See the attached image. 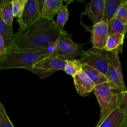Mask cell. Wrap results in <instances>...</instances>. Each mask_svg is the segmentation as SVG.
I'll return each instance as SVG.
<instances>
[{
	"mask_svg": "<svg viewBox=\"0 0 127 127\" xmlns=\"http://www.w3.org/2000/svg\"><path fill=\"white\" fill-rule=\"evenodd\" d=\"M63 5L62 0H45L42 12V17L53 21L54 16L57 14Z\"/></svg>",
	"mask_w": 127,
	"mask_h": 127,
	"instance_id": "13",
	"label": "cell"
},
{
	"mask_svg": "<svg viewBox=\"0 0 127 127\" xmlns=\"http://www.w3.org/2000/svg\"><path fill=\"white\" fill-rule=\"evenodd\" d=\"M100 109V118L98 124L104 121L117 107L119 92L110 82L95 86L93 90Z\"/></svg>",
	"mask_w": 127,
	"mask_h": 127,
	"instance_id": "3",
	"label": "cell"
},
{
	"mask_svg": "<svg viewBox=\"0 0 127 127\" xmlns=\"http://www.w3.org/2000/svg\"><path fill=\"white\" fill-rule=\"evenodd\" d=\"M127 0H105L104 21L109 22L115 17L119 7Z\"/></svg>",
	"mask_w": 127,
	"mask_h": 127,
	"instance_id": "16",
	"label": "cell"
},
{
	"mask_svg": "<svg viewBox=\"0 0 127 127\" xmlns=\"http://www.w3.org/2000/svg\"><path fill=\"white\" fill-rule=\"evenodd\" d=\"M120 52H122V50L111 52V61L106 77L109 81L116 87L119 93H122L127 91V88L123 77L122 64L119 58Z\"/></svg>",
	"mask_w": 127,
	"mask_h": 127,
	"instance_id": "6",
	"label": "cell"
},
{
	"mask_svg": "<svg viewBox=\"0 0 127 127\" xmlns=\"http://www.w3.org/2000/svg\"><path fill=\"white\" fill-rule=\"evenodd\" d=\"M83 63L80 60H68L66 64L64 69V71L66 74L74 77L78 73L82 71Z\"/></svg>",
	"mask_w": 127,
	"mask_h": 127,
	"instance_id": "21",
	"label": "cell"
},
{
	"mask_svg": "<svg viewBox=\"0 0 127 127\" xmlns=\"http://www.w3.org/2000/svg\"><path fill=\"white\" fill-rule=\"evenodd\" d=\"M117 106L127 111V91L119 93Z\"/></svg>",
	"mask_w": 127,
	"mask_h": 127,
	"instance_id": "25",
	"label": "cell"
},
{
	"mask_svg": "<svg viewBox=\"0 0 127 127\" xmlns=\"http://www.w3.org/2000/svg\"><path fill=\"white\" fill-rule=\"evenodd\" d=\"M60 35L55 27L54 21L42 17L23 32L15 33L9 52L45 48L57 42Z\"/></svg>",
	"mask_w": 127,
	"mask_h": 127,
	"instance_id": "1",
	"label": "cell"
},
{
	"mask_svg": "<svg viewBox=\"0 0 127 127\" xmlns=\"http://www.w3.org/2000/svg\"><path fill=\"white\" fill-rule=\"evenodd\" d=\"M73 80L77 93L81 96L89 95L95 87L93 81L83 70L73 77Z\"/></svg>",
	"mask_w": 127,
	"mask_h": 127,
	"instance_id": "12",
	"label": "cell"
},
{
	"mask_svg": "<svg viewBox=\"0 0 127 127\" xmlns=\"http://www.w3.org/2000/svg\"><path fill=\"white\" fill-rule=\"evenodd\" d=\"M58 40L45 48L21 50L9 52L0 60V70L22 68L33 66L43 58L57 52Z\"/></svg>",
	"mask_w": 127,
	"mask_h": 127,
	"instance_id": "2",
	"label": "cell"
},
{
	"mask_svg": "<svg viewBox=\"0 0 127 127\" xmlns=\"http://www.w3.org/2000/svg\"><path fill=\"white\" fill-rule=\"evenodd\" d=\"M114 17L120 18L127 22V0L119 7Z\"/></svg>",
	"mask_w": 127,
	"mask_h": 127,
	"instance_id": "24",
	"label": "cell"
},
{
	"mask_svg": "<svg viewBox=\"0 0 127 127\" xmlns=\"http://www.w3.org/2000/svg\"><path fill=\"white\" fill-rule=\"evenodd\" d=\"M7 53V50L6 48L3 39L0 36V60L3 58Z\"/></svg>",
	"mask_w": 127,
	"mask_h": 127,
	"instance_id": "26",
	"label": "cell"
},
{
	"mask_svg": "<svg viewBox=\"0 0 127 127\" xmlns=\"http://www.w3.org/2000/svg\"><path fill=\"white\" fill-rule=\"evenodd\" d=\"M67 61L64 56L56 52L25 69L34 73L40 79H45L57 71H64Z\"/></svg>",
	"mask_w": 127,
	"mask_h": 127,
	"instance_id": "4",
	"label": "cell"
},
{
	"mask_svg": "<svg viewBox=\"0 0 127 127\" xmlns=\"http://www.w3.org/2000/svg\"><path fill=\"white\" fill-rule=\"evenodd\" d=\"M68 16H69V11H68V6L63 5L57 13V20L55 21V27L58 32H60L61 33L65 32L64 30V27L68 19Z\"/></svg>",
	"mask_w": 127,
	"mask_h": 127,
	"instance_id": "20",
	"label": "cell"
},
{
	"mask_svg": "<svg viewBox=\"0 0 127 127\" xmlns=\"http://www.w3.org/2000/svg\"><path fill=\"white\" fill-rule=\"evenodd\" d=\"M83 45L75 43L72 40V35L65 32L61 33L58 38L57 52L61 53L68 60H76L78 56L81 57L85 51Z\"/></svg>",
	"mask_w": 127,
	"mask_h": 127,
	"instance_id": "7",
	"label": "cell"
},
{
	"mask_svg": "<svg viewBox=\"0 0 127 127\" xmlns=\"http://www.w3.org/2000/svg\"><path fill=\"white\" fill-rule=\"evenodd\" d=\"M96 127H99V126H98V125H97Z\"/></svg>",
	"mask_w": 127,
	"mask_h": 127,
	"instance_id": "27",
	"label": "cell"
},
{
	"mask_svg": "<svg viewBox=\"0 0 127 127\" xmlns=\"http://www.w3.org/2000/svg\"><path fill=\"white\" fill-rule=\"evenodd\" d=\"M109 35L108 22L102 21L94 25L91 30L93 47L99 49H104Z\"/></svg>",
	"mask_w": 127,
	"mask_h": 127,
	"instance_id": "9",
	"label": "cell"
},
{
	"mask_svg": "<svg viewBox=\"0 0 127 127\" xmlns=\"http://www.w3.org/2000/svg\"><path fill=\"white\" fill-rule=\"evenodd\" d=\"M105 0H92L86 4L83 14L88 16L93 24L95 25L104 21Z\"/></svg>",
	"mask_w": 127,
	"mask_h": 127,
	"instance_id": "10",
	"label": "cell"
},
{
	"mask_svg": "<svg viewBox=\"0 0 127 127\" xmlns=\"http://www.w3.org/2000/svg\"><path fill=\"white\" fill-rule=\"evenodd\" d=\"M0 36L3 39L5 45L7 50V52H9L13 44L15 34L13 32L12 26L7 25L1 18H0Z\"/></svg>",
	"mask_w": 127,
	"mask_h": 127,
	"instance_id": "14",
	"label": "cell"
},
{
	"mask_svg": "<svg viewBox=\"0 0 127 127\" xmlns=\"http://www.w3.org/2000/svg\"><path fill=\"white\" fill-rule=\"evenodd\" d=\"M0 18L10 26H12L14 15L12 11V1L4 0L1 1L0 3Z\"/></svg>",
	"mask_w": 127,
	"mask_h": 127,
	"instance_id": "17",
	"label": "cell"
},
{
	"mask_svg": "<svg viewBox=\"0 0 127 127\" xmlns=\"http://www.w3.org/2000/svg\"><path fill=\"white\" fill-rule=\"evenodd\" d=\"M82 70L87 74L88 77L93 81L95 86L109 82L106 76L99 71L95 68L87 64H83Z\"/></svg>",
	"mask_w": 127,
	"mask_h": 127,
	"instance_id": "15",
	"label": "cell"
},
{
	"mask_svg": "<svg viewBox=\"0 0 127 127\" xmlns=\"http://www.w3.org/2000/svg\"><path fill=\"white\" fill-rule=\"evenodd\" d=\"M125 35L121 33H114L109 35L104 49L107 52H114L116 50L122 49Z\"/></svg>",
	"mask_w": 127,
	"mask_h": 127,
	"instance_id": "19",
	"label": "cell"
},
{
	"mask_svg": "<svg viewBox=\"0 0 127 127\" xmlns=\"http://www.w3.org/2000/svg\"><path fill=\"white\" fill-rule=\"evenodd\" d=\"M42 17L37 0H27L22 16L17 19L19 29L17 33L23 32Z\"/></svg>",
	"mask_w": 127,
	"mask_h": 127,
	"instance_id": "8",
	"label": "cell"
},
{
	"mask_svg": "<svg viewBox=\"0 0 127 127\" xmlns=\"http://www.w3.org/2000/svg\"><path fill=\"white\" fill-rule=\"evenodd\" d=\"M80 61L83 64H88L107 76L111 61V52L93 47L84 52Z\"/></svg>",
	"mask_w": 127,
	"mask_h": 127,
	"instance_id": "5",
	"label": "cell"
},
{
	"mask_svg": "<svg viewBox=\"0 0 127 127\" xmlns=\"http://www.w3.org/2000/svg\"><path fill=\"white\" fill-rule=\"evenodd\" d=\"M0 127H14L2 103H0Z\"/></svg>",
	"mask_w": 127,
	"mask_h": 127,
	"instance_id": "23",
	"label": "cell"
},
{
	"mask_svg": "<svg viewBox=\"0 0 127 127\" xmlns=\"http://www.w3.org/2000/svg\"><path fill=\"white\" fill-rule=\"evenodd\" d=\"M99 127H127V111L117 106L100 124Z\"/></svg>",
	"mask_w": 127,
	"mask_h": 127,
	"instance_id": "11",
	"label": "cell"
},
{
	"mask_svg": "<svg viewBox=\"0 0 127 127\" xmlns=\"http://www.w3.org/2000/svg\"><path fill=\"white\" fill-rule=\"evenodd\" d=\"M109 35L121 33L125 35L127 31V22L117 17H114L108 22Z\"/></svg>",
	"mask_w": 127,
	"mask_h": 127,
	"instance_id": "18",
	"label": "cell"
},
{
	"mask_svg": "<svg viewBox=\"0 0 127 127\" xmlns=\"http://www.w3.org/2000/svg\"><path fill=\"white\" fill-rule=\"evenodd\" d=\"M27 0H12V11L14 17H21L24 11Z\"/></svg>",
	"mask_w": 127,
	"mask_h": 127,
	"instance_id": "22",
	"label": "cell"
}]
</instances>
